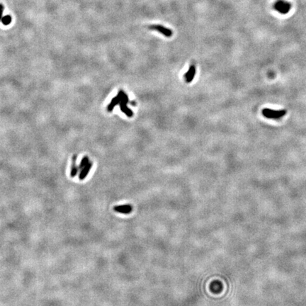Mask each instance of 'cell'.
I'll return each mask as SVG.
<instances>
[{
    "instance_id": "cell-1",
    "label": "cell",
    "mask_w": 306,
    "mask_h": 306,
    "mask_svg": "<svg viewBox=\"0 0 306 306\" xmlns=\"http://www.w3.org/2000/svg\"><path fill=\"white\" fill-rule=\"evenodd\" d=\"M128 103H129L128 95L123 90H120L118 91L117 96L116 97L113 98L111 103L108 105L107 111L109 112H111L116 106L120 104H127Z\"/></svg>"
},
{
    "instance_id": "cell-10",
    "label": "cell",
    "mask_w": 306,
    "mask_h": 306,
    "mask_svg": "<svg viewBox=\"0 0 306 306\" xmlns=\"http://www.w3.org/2000/svg\"><path fill=\"white\" fill-rule=\"evenodd\" d=\"M89 157H87V156H85V157H84L82 158V161H81L80 162V165H79L78 166V169L80 170L82 169H83L84 167L85 166L87 165V164L89 163Z\"/></svg>"
},
{
    "instance_id": "cell-8",
    "label": "cell",
    "mask_w": 306,
    "mask_h": 306,
    "mask_svg": "<svg viewBox=\"0 0 306 306\" xmlns=\"http://www.w3.org/2000/svg\"><path fill=\"white\" fill-rule=\"evenodd\" d=\"M77 157V155H74L73 156H72L71 172H70V176H71V177H74V176L77 175V172L79 171L78 167L76 166Z\"/></svg>"
},
{
    "instance_id": "cell-5",
    "label": "cell",
    "mask_w": 306,
    "mask_h": 306,
    "mask_svg": "<svg viewBox=\"0 0 306 306\" xmlns=\"http://www.w3.org/2000/svg\"><path fill=\"white\" fill-rule=\"evenodd\" d=\"M114 211L121 214H130L133 211V206L130 204H125L121 206H116L114 207Z\"/></svg>"
},
{
    "instance_id": "cell-9",
    "label": "cell",
    "mask_w": 306,
    "mask_h": 306,
    "mask_svg": "<svg viewBox=\"0 0 306 306\" xmlns=\"http://www.w3.org/2000/svg\"><path fill=\"white\" fill-rule=\"evenodd\" d=\"M120 109L123 113L126 114L128 117H132L133 116V112L131 109L127 107V104H120Z\"/></svg>"
},
{
    "instance_id": "cell-11",
    "label": "cell",
    "mask_w": 306,
    "mask_h": 306,
    "mask_svg": "<svg viewBox=\"0 0 306 306\" xmlns=\"http://www.w3.org/2000/svg\"><path fill=\"white\" fill-rule=\"evenodd\" d=\"M11 21H12V18L10 17L9 16H5V17L2 18V23L5 25L9 24L10 23H11Z\"/></svg>"
},
{
    "instance_id": "cell-3",
    "label": "cell",
    "mask_w": 306,
    "mask_h": 306,
    "mask_svg": "<svg viewBox=\"0 0 306 306\" xmlns=\"http://www.w3.org/2000/svg\"><path fill=\"white\" fill-rule=\"evenodd\" d=\"M274 9L280 14H288L291 9V4L285 0H277L274 5Z\"/></svg>"
},
{
    "instance_id": "cell-7",
    "label": "cell",
    "mask_w": 306,
    "mask_h": 306,
    "mask_svg": "<svg viewBox=\"0 0 306 306\" xmlns=\"http://www.w3.org/2000/svg\"><path fill=\"white\" fill-rule=\"evenodd\" d=\"M92 165H93L92 162H89V163L87 164L84 168L81 169L80 173V174H79V179L82 181L87 177V176L88 175L89 171H90L91 167H92Z\"/></svg>"
},
{
    "instance_id": "cell-12",
    "label": "cell",
    "mask_w": 306,
    "mask_h": 306,
    "mask_svg": "<svg viewBox=\"0 0 306 306\" xmlns=\"http://www.w3.org/2000/svg\"><path fill=\"white\" fill-rule=\"evenodd\" d=\"M2 12H3V7L2 6L0 5V19H1L2 15Z\"/></svg>"
},
{
    "instance_id": "cell-4",
    "label": "cell",
    "mask_w": 306,
    "mask_h": 306,
    "mask_svg": "<svg viewBox=\"0 0 306 306\" xmlns=\"http://www.w3.org/2000/svg\"><path fill=\"white\" fill-rule=\"evenodd\" d=\"M149 28L151 29V30L157 31V32L161 33L162 35H164L165 37H167V38H170L173 35V31L171 29L166 28V27L162 26V25H151V26H149Z\"/></svg>"
},
{
    "instance_id": "cell-2",
    "label": "cell",
    "mask_w": 306,
    "mask_h": 306,
    "mask_svg": "<svg viewBox=\"0 0 306 306\" xmlns=\"http://www.w3.org/2000/svg\"><path fill=\"white\" fill-rule=\"evenodd\" d=\"M262 114L264 117L266 118H269V119L278 120L284 117L286 114V110H273L271 109H262Z\"/></svg>"
},
{
    "instance_id": "cell-13",
    "label": "cell",
    "mask_w": 306,
    "mask_h": 306,
    "mask_svg": "<svg viewBox=\"0 0 306 306\" xmlns=\"http://www.w3.org/2000/svg\"><path fill=\"white\" fill-rule=\"evenodd\" d=\"M129 103L130 104H132L133 106H136V103H135V101H129Z\"/></svg>"
},
{
    "instance_id": "cell-6",
    "label": "cell",
    "mask_w": 306,
    "mask_h": 306,
    "mask_svg": "<svg viewBox=\"0 0 306 306\" xmlns=\"http://www.w3.org/2000/svg\"><path fill=\"white\" fill-rule=\"evenodd\" d=\"M195 75H196V67L195 65L192 64V65H191L190 67H189L188 72L185 74L184 75L185 80H186V82L187 83H190L193 81Z\"/></svg>"
}]
</instances>
